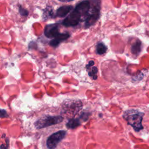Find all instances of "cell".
Instances as JSON below:
<instances>
[{"label": "cell", "instance_id": "cell-1", "mask_svg": "<svg viewBox=\"0 0 149 149\" xmlns=\"http://www.w3.org/2000/svg\"><path fill=\"white\" fill-rule=\"evenodd\" d=\"M144 113L137 109H130L125 111L123 114V118L126 120L127 123L133 127L136 132H139L143 129L142 120Z\"/></svg>", "mask_w": 149, "mask_h": 149}, {"label": "cell", "instance_id": "cell-2", "mask_svg": "<svg viewBox=\"0 0 149 149\" xmlns=\"http://www.w3.org/2000/svg\"><path fill=\"white\" fill-rule=\"evenodd\" d=\"M44 34L48 38H54L61 41L68 39L70 36V34L68 33H60L59 32L58 24L56 23L47 25L44 29Z\"/></svg>", "mask_w": 149, "mask_h": 149}, {"label": "cell", "instance_id": "cell-3", "mask_svg": "<svg viewBox=\"0 0 149 149\" xmlns=\"http://www.w3.org/2000/svg\"><path fill=\"white\" fill-rule=\"evenodd\" d=\"M63 118L61 116H42L34 123L36 129H40L52 125L58 124L62 122Z\"/></svg>", "mask_w": 149, "mask_h": 149}, {"label": "cell", "instance_id": "cell-4", "mask_svg": "<svg viewBox=\"0 0 149 149\" xmlns=\"http://www.w3.org/2000/svg\"><path fill=\"white\" fill-rule=\"evenodd\" d=\"M66 132L65 130H59L51 135L47 139V147L48 149H55L59 144L65 137Z\"/></svg>", "mask_w": 149, "mask_h": 149}, {"label": "cell", "instance_id": "cell-5", "mask_svg": "<svg viewBox=\"0 0 149 149\" xmlns=\"http://www.w3.org/2000/svg\"><path fill=\"white\" fill-rule=\"evenodd\" d=\"M100 17V4L91 5L84 20L85 27L87 28L94 24Z\"/></svg>", "mask_w": 149, "mask_h": 149}, {"label": "cell", "instance_id": "cell-6", "mask_svg": "<svg viewBox=\"0 0 149 149\" xmlns=\"http://www.w3.org/2000/svg\"><path fill=\"white\" fill-rule=\"evenodd\" d=\"M81 15L79 12L75 8L71 12V13L63 20L62 24L66 26H74L79 23Z\"/></svg>", "mask_w": 149, "mask_h": 149}, {"label": "cell", "instance_id": "cell-7", "mask_svg": "<svg viewBox=\"0 0 149 149\" xmlns=\"http://www.w3.org/2000/svg\"><path fill=\"white\" fill-rule=\"evenodd\" d=\"M91 5L90 2L88 1H83L79 3L75 7V9H77L79 13L82 16H86L90 9Z\"/></svg>", "mask_w": 149, "mask_h": 149}, {"label": "cell", "instance_id": "cell-8", "mask_svg": "<svg viewBox=\"0 0 149 149\" xmlns=\"http://www.w3.org/2000/svg\"><path fill=\"white\" fill-rule=\"evenodd\" d=\"M72 6L66 5L62 6L59 8L56 12V16L63 17L65 16L68 13H69L72 9Z\"/></svg>", "mask_w": 149, "mask_h": 149}, {"label": "cell", "instance_id": "cell-9", "mask_svg": "<svg viewBox=\"0 0 149 149\" xmlns=\"http://www.w3.org/2000/svg\"><path fill=\"white\" fill-rule=\"evenodd\" d=\"M141 50V42L140 40H137L134 42L131 47V52L133 54L137 55L140 54Z\"/></svg>", "mask_w": 149, "mask_h": 149}, {"label": "cell", "instance_id": "cell-10", "mask_svg": "<svg viewBox=\"0 0 149 149\" xmlns=\"http://www.w3.org/2000/svg\"><path fill=\"white\" fill-rule=\"evenodd\" d=\"M80 125V119L79 118H72L68 120L66 124L68 129H74Z\"/></svg>", "mask_w": 149, "mask_h": 149}, {"label": "cell", "instance_id": "cell-11", "mask_svg": "<svg viewBox=\"0 0 149 149\" xmlns=\"http://www.w3.org/2000/svg\"><path fill=\"white\" fill-rule=\"evenodd\" d=\"M107 50V46L102 42H99L96 47L97 53L99 55H102L106 52Z\"/></svg>", "mask_w": 149, "mask_h": 149}, {"label": "cell", "instance_id": "cell-12", "mask_svg": "<svg viewBox=\"0 0 149 149\" xmlns=\"http://www.w3.org/2000/svg\"><path fill=\"white\" fill-rule=\"evenodd\" d=\"M97 72H98V69H97V67H93L91 68V70L90 71L88 72V75L90 76H91L93 77V79L94 80H95L97 79V76H96V74L97 73Z\"/></svg>", "mask_w": 149, "mask_h": 149}, {"label": "cell", "instance_id": "cell-13", "mask_svg": "<svg viewBox=\"0 0 149 149\" xmlns=\"http://www.w3.org/2000/svg\"><path fill=\"white\" fill-rule=\"evenodd\" d=\"M61 42V41L59 40H57V39H53L51 41H50L49 44L52 46V47H57L59 43Z\"/></svg>", "mask_w": 149, "mask_h": 149}, {"label": "cell", "instance_id": "cell-14", "mask_svg": "<svg viewBox=\"0 0 149 149\" xmlns=\"http://www.w3.org/2000/svg\"><path fill=\"white\" fill-rule=\"evenodd\" d=\"M19 12L20 14L22 16H27L28 15V11L24 9H23L21 6H19Z\"/></svg>", "mask_w": 149, "mask_h": 149}, {"label": "cell", "instance_id": "cell-15", "mask_svg": "<svg viewBox=\"0 0 149 149\" xmlns=\"http://www.w3.org/2000/svg\"><path fill=\"white\" fill-rule=\"evenodd\" d=\"M88 118V113H83L79 119H82V120H84V121H86Z\"/></svg>", "mask_w": 149, "mask_h": 149}, {"label": "cell", "instance_id": "cell-16", "mask_svg": "<svg viewBox=\"0 0 149 149\" xmlns=\"http://www.w3.org/2000/svg\"><path fill=\"white\" fill-rule=\"evenodd\" d=\"M8 117V115L7 114L6 112L4 109H1V118H6Z\"/></svg>", "mask_w": 149, "mask_h": 149}, {"label": "cell", "instance_id": "cell-17", "mask_svg": "<svg viewBox=\"0 0 149 149\" xmlns=\"http://www.w3.org/2000/svg\"><path fill=\"white\" fill-rule=\"evenodd\" d=\"M6 147H5V145L2 144L1 146V149H8V147H9V139H6Z\"/></svg>", "mask_w": 149, "mask_h": 149}, {"label": "cell", "instance_id": "cell-18", "mask_svg": "<svg viewBox=\"0 0 149 149\" xmlns=\"http://www.w3.org/2000/svg\"><path fill=\"white\" fill-rule=\"evenodd\" d=\"M94 62L93 61H90L88 62V63H87V65H86V69H88V68L90 69V68L91 66L94 65Z\"/></svg>", "mask_w": 149, "mask_h": 149}]
</instances>
